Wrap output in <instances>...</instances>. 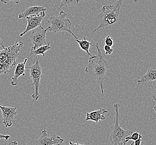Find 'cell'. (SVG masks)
I'll list each match as a JSON object with an SVG mask.
<instances>
[{"label": "cell", "instance_id": "cell-1", "mask_svg": "<svg viewBox=\"0 0 156 145\" xmlns=\"http://www.w3.org/2000/svg\"><path fill=\"white\" fill-rule=\"evenodd\" d=\"M94 46L97 48L98 54L96 56L93 55L90 57L89 58L88 64L85 69V72L90 76H93L97 80L100 84L102 95H103V82L106 78L109 67L106 60V55L101 50L98 43H97Z\"/></svg>", "mask_w": 156, "mask_h": 145}, {"label": "cell", "instance_id": "cell-2", "mask_svg": "<svg viewBox=\"0 0 156 145\" xmlns=\"http://www.w3.org/2000/svg\"><path fill=\"white\" fill-rule=\"evenodd\" d=\"M1 46L3 49L0 50V75L9 72L16 65V59L23 47V43L16 41L14 44L9 47H5L2 44Z\"/></svg>", "mask_w": 156, "mask_h": 145}, {"label": "cell", "instance_id": "cell-3", "mask_svg": "<svg viewBox=\"0 0 156 145\" xmlns=\"http://www.w3.org/2000/svg\"><path fill=\"white\" fill-rule=\"evenodd\" d=\"M123 0H117L113 5H105L101 9V12L97 16V19L100 21L99 26L94 30L93 32L102 28L111 25L118 22L119 15Z\"/></svg>", "mask_w": 156, "mask_h": 145}, {"label": "cell", "instance_id": "cell-4", "mask_svg": "<svg viewBox=\"0 0 156 145\" xmlns=\"http://www.w3.org/2000/svg\"><path fill=\"white\" fill-rule=\"evenodd\" d=\"M113 106L115 110V115L114 118V123L111 127L109 139L113 145H119L120 143H125V139L133 132L131 130H125L121 127L119 121V104L115 103L113 104Z\"/></svg>", "mask_w": 156, "mask_h": 145}, {"label": "cell", "instance_id": "cell-5", "mask_svg": "<svg viewBox=\"0 0 156 145\" xmlns=\"http://www.w3.org/2000/svg\"><path fill=\"white\" fill-rule=\"evenodd\" d=\"M68 14L66 12L61 11L58 16H50V19L47 20V22L50 24V26H48V30L55 34L58 32H68L74 36L76 39H78L72 32L71 30L72 23L69 19L66 18Z\"/></svg>", "mask_w": 156, "mask_h": 145}, {"label": "cell", "instance_id": "cell-6", "mask_svg": "<svg viewBox=\"0 0 156 145\" xmlns=\"http://www.w3.org/2000/svg\"><path fill=\"white\" fill-rule=\"evenodd\" d=\"M36 61L35 63L31 66L26 67L30 69V78L32 80V85L34 90V94L32 95V97L34 101H37L41 97V95L39 93V87L42 75V68L38 62L37 56H36Z\"/></svg>", "mask_w": 156, "mask_h": 145}, {"label": "cell", "instance_id": "cell-7", "mask_svg": "<svg viewBox=\"0 0 156 145\" xmlns=\"http://www.w3.org/2000/svg\"><path fill=\"white\" fill-rule=\"evenodd\" d=\"M48 29V26L44 29L42 26L40 25L37 28L32 30L33 31L29 36L33 44L31 49L36 50L38 47L47 44L46 34Z\"/></svg>", "mask_w": 156, "mask_h": 145}, {"label": "cell", "instance_id": "cell-8", "mask_svg": "<svg viewBox=\"0 0 156 145\" xmlns=\"http://www.w3.org/2000/svg\"><path fill=\"white\" fill-rule=\"evenodd\" d=\"M63 141L64 139L54 134H49L44 129L40 133L35 145H60Z\"/></svg>", "mask_w": 156, "mask_h": 145}, {"label": "cell", "instance_id": "cell-9", "mask_svg": "<svg viewBox=\"0 0 156 145\" xmlns=\"http://www.w3.org/2000/svg\"><path fill=\"white\" fill-rule=\"evenodd\" d=\"M3 117V123L6 127H11L15 123V116L17 114V108L5 107L0 105Z\"/></svg>", "mask_w": 156, "mask_h": 145}, {"label": "cell", "instance_id": "cell-10", "mask_svg": "<svg viewBox=\"0 0 156 145\" xmlns=\"http://www.w3.org/2000/svg\"><path fill=\"white\" fill-rule=\"evenodd\" d=\"M46 15V13L43 12L40 14L36 15H32V16H28L26 17L27 20V25L26 26V28L25 29V32H23L20 34V36L22 37L25 35L26 33L30 32L34 28H37L38 26L41 25V22L44 20V16Z\"/></svg>", "mask_w": 156, "mask_h": 145}, {"label": "cell", "instance_id": "cell-11", "mask_svg": "<svg viewBox=\"0 0 156 145\" xmlns=\"http://www.w3.org/2000/svg\"><path fill=\"white\" fill-rule=\"evenodd\" d=\"M155 80H156V67L154 66L149 68L147 72L142 76L140 80L134 81L137 83L139 88H140V85L147 86V84Z\"/></svg>", "mask_w": 156, "mask_h": 145}, {"label": "cell", "instance_id": "cell-12", "mask_svg": "<svg viewBox=\"0 0 156 145\" xmlns=\"http://www.w3.org/2000/svg\"><path fill=\"white\" fill-rule=\"evenodd\" d=\"M108 112L105 108H100L91 112H87L86 116V121H92L98 123L100 121L106 119L105 114Z\"/></svg>", "mask_w": 156, "mask_h": 145}, {"label": "cell", "instance_id": "cell-13", "mask_svg": "<svg viewBox=\"0 0 156 145\" xmlns=\"http://www.w3.org/2000/svg\"><path fill=\"white\" fill-rule=\"evenodd\" d=\"M47 9H46L44 6H34L30 7L26 9L23 13L19 15V19L26 18L28 16L38 15L43 12H46Z\"/></svg>", "mask_w": 156, "mask_h": 145}, {"label": "cell", "instance_id": "cell-14", "mask_svg": "<svg viewBox=\"0 0 156 145\" xmlns=\"http://www.w3.org/2000/svg\"><path fill=\"white\" fill-rule=\"evenodd\" d=\"M27 61V59H25L23 63H20L17 64V65H16V69L14 72V75L13 76L12 78V81H11V85L12 86H16L17 85L18 83H19V77L21 76H25V72H26V64Z\"/></svg>", "mask_w": 156, "mask_h": 145}, {"label": "cell", "instance_id": "cell-15", "mask_svg": "<svg viewBox=\"0 0 156 145\" xmlns=\"http://www.w3.org/2000/svg\"><path fill=\"white\" fill-rule=\"evenodd\" d=\"M75 41L78 43L80 47H81L82 50L86 51L88 55H90V57L93 56L92 54H90V53L89 51L90 47L91 45H93V44L90 41H88L87 38H86L85 36H84L83 39H82V40H80L78 39H77L75 40Z\"/></svg>", "mask_w": 156, "mask_h": 145}, {"label": "cell", "instance_id": "cell-16", "mask_svg": "<svg viewBox=\"0 0 156 145\" xmlns=\"http://www.w3.org/2000/svg\"><path fill=\"white\" fill-rule=\"evenodd\" d=\"M51 46H50V43H48L45 45L41 46L40 47H38L36 50L31 49V52L30 55L31 56L32 55H34V56H37L39 55H42L44 57H45V53L47 51L51 49Z\"/></svg>", "mask_w": 156, "mask_h": 145}, {"label": "cell", "instance_id": "cell-17", "mask_svg": "<svg viewBox=\"0 0 156 145\" xmlns=\"http://www.w3.org/2000/svg\"><path fill=\"white\" fill-rule=\"evenodd\" d=\"M80 0H61L59 9L63 7H69L78 5Z\"/></svg>", "mask_w": 156, "mask_h": 145}, {"label": "cell", "instance_id": "cell-18", "mask_svg": "<svg viewBox=\"0 0 156 145\" xmlns=\"http://www.w3.org/2000/svg\"><path fill=\"white\" fill-rule=\"evenodd\" d=\"M140 134L138 133V131H136L134 133H132L131 135H130L129 136H127L126 139H125V143H126L127 142H128L129 140H133V141L137 140L140 137Z\"/></svg>", "mask_w": 156, "mask_h": 145}, {"label": "cell", "instance_id": "cell-19", "mask_svg": "<svg viewBox=\"0 0 156 145\" xmlns=\"http://www.w3.org/2000/svg\"><path fill=\"white\" fill-rule=\"evenodd\" d=\"M151 87L152 88V97L156 101V80L151 83Z\"/></svg>", "mask_w": 156, "mask_h": 145}, {"label": "cell", "instance_id": "cell-20", "mask_svg": "<svg viewBox=\"0 0 156 145\" xmlns=\"http://www.w3.org/2000/svg\"><path fill=\"white\" fill-rule=\"evenodd\" d=\"M104 42H105V44L108 45L109 46H111V47L112 46L113 44H114V41L113 40V38L111 37L109 35L107 36L106 38L104 39Z\"/></svg>", "mask_w": 156, "mask_h": 145}, {"label": "cell", "instance_id": "cell-21", "mask_svg": "<svg viewBox=\"0 0 156 145\" xmlns=\"http://www.w3.org/2000/svg\"><path fill=\"white\" fill-rule=\"evenodd\" d=\"M104 50L105 51V54L106 55H111L113 51V49L111 46H109L108 45H105L104 46Z\"/></svg>", "mask_w": 156, "mask_h": 145}, {"label": "cell", "instance_id": "cell-22", "mask_svg": "<svg viewBox=\"0 0 156 145\" xmlns=\"http://www.w3.org/2000/svg\"><path fill=\"white\" fill-rule=\"evenodd\" d=\"M20 1L21 0H1V1L2 2H3V3H5V4H7L8 2H10V6H9V7H11L13 3L19 4Z\"/></svg>", "mask_w": 156, "mask_h": 145}, {"label": "cell", "instance_id": "cell-23", "mask_svg": "<svg viewBox=\"0 0 156 145\" xmlns=\"http://www.w3.org/2000/svg\"><path fill=\"white\" fill-rule=\"evenodd\" d=\"M142 141V136L140 135V137L138 138V139L136 140V141H134V145H140Z\"/></svg>", "mask_w": 156, "mask_h": 145}, {"label": "cell", "instance_id": "cell-24", "mask_svg": "<svg viewBox=\"0 0 156 145\" xmlns=\"http://www.w3.org/2000/svg\"><path fill=\"white\" fill-rule=\"evenodd\" d=\"M10 137L11 136H9V135H3V134L0 133V139H5L6 141H7L10 138Z\"/></svg>", "mask_w": 156, "mask_h": 145}, {"label": "cell", "instance_id": "cell-25", "mask_svg": "<svg viewBox=\"0 0 156 145\" xmlns=\"http://www.w3.org/2000/svg\"><path fill=\"white\" fill-rule=\"evenodd\" d=\"M5 145H7L6 141L5 142ZM9 145H18V143H17L16 141H12V142H10Z\"/></svg>", "mask_w": 156, "mask_h": 145}, {"label": "cell", "instance_id": "cell-26", "mask_svg": "<svg viewBox=\"0 0 156 145\" xmlns=\"http://www.w3.org/2000/svg\"><path fill=\"white\" fill-rule=\"evenodd\" d=\"M69 145H84V144L81 145V144H80V143H75V142H71V141H69Z\"/></svg>", "mask_w": 156, "mask_h": 145}, {"label": "cell", "instance_id": "cell-27", "mask_svg": "<svg viewBox=\"0 0 156 145\" xmlns=\"http://www.w3.org/2000/svg\"><path fill=\"white\" fill-rule=\"evenodd\" d=\"M152 107L153 108L154 110V111H155V113H156V116H154V117H153V118H152V120H153V119H155V118H156V106H152Z\"/></svg>", "mask_w": 156, "mask_h": 145}, {"label": "cell", "instance_id": "cell-28", "mask_svg": "<svg viewBox=\"0 0 156 145\" xmlns=\"http://www.w3.org/2000/svg\"><path fill=\"white\" fill-rule=\"evenodd\" d=\"M126 145V143H120V144H119V145ZM133 145V143H132L130 145Z\"/></svg>", "mask_w": 156, "mask_h": 145}, {"label": "cell", "instance_id": "cell-29", "mask_svg": "<svg viewBox=\"0 0 156 145\" xmlns=\"http://www.w3.org/2000/svg\"><path fill=\"white\" fill-rule=\"evenodd\" d=\"M132 1H133L135 2H137V0H132Z\"/></svg>", "mask_w": 156, "mask_h": 145}, {"label": "cell", "instance_id": "cell-30", "mask_svg": "<svg viewBox=\"0 0 156 145\" xmlns=\"http://www.w3.org/2000/svg\"><path fill=\"white\" fill-rule=\"evenodd\" d=\"M1 38H0V44H1Z\"/></svg>", "mask_w": 156, "mask_h": 145}]
</instances>
